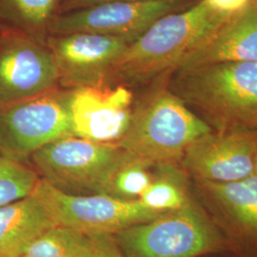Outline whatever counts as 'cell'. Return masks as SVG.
<instances>
[{
    "label": "cell",
    "instance_id": "1",
    "mask_svg": "<svg viewBox=\"0 0 257 257\" xmlns=\"http://www.w3.org/2000/svg\"><path fill=\"white\" fill-rule=\"evenodd\" d=\"M168 86L213 131H257V62L179 68Z\"/></svg>",
    "mask_w": 257,
    "mask_h": 257
},
{
    "label": "cell",
    "instance_id": "2",
    "mask_svg": "<svg viewBox=\"0 0 257 257\" xmlns=\"http://www.w3.org/2000/svg\"><path fill=\"white\" fill-rule=\"evenodd\" d=\"M231 16L212 9L206 0H198L158 19L128 45L114 67L113 78L125 85L142 84L172 74L195 47Z\"/></svg>",
    "mask_w": 257,
    "mask_h": 257
},
{
    "label": "cell",
    "instance_id": "3",
    "mask_svg": "<svg viewBox=\"0 0 257 257\" xmlns=\"http://www.w3.org/2000/svg\"><path fill=\"white\" fill-rule=\"evenodd\" d=\"M170 74L133 109L128 130L117 146L155 168L177 164L185 152L212 128L168 86Z\"/></svg>",
    "mask_w": 257,
    "mask_h": 257
},
{
    "label": "cell",
    "instance_id": "4",
    "mask_svg": "<svg viewBox=\"0 0 257 257\" xmlns=\"http://www.w3.org/2000/svg\"><path fill=\"white\" fill-rule=\"evenodd\" d=\"M113 238L126 257H200L225 247L220 231L193 199Z\"/></svg>",
    "mask_w": 257,
    "mask_h": 257
},
{
    "label": "cell",
    "instance_id": "5",
    "mask_svg": "<svg viewBox=\"0 0 257 257\" xmlns=\"http://www.w3.org/2000/svg\"><path fill=\"white\" fill-rule=\"evenodd\" d=\"M69 91H53L0 106V154L22 163L38 150L73 137Z\"/></svg>",
    "mask_w": 257,
    "mask_h": 257
},
{
    "label": "cell",
    "instance_id": "6",
    "mask_svg": "<svg viewBox=\"0 0 257 257\" xmlns=\"http://www.w3.org/2000/svg\"><path fill=\"white\" fill-rule=\"evenodd\" d=\"M33 194L44 205L55 226L91 236H113L128 227L160 215L148 210L138 200L124 201L104 194L65 193L42 178Z\"/></svg>",
    "mask_w": 257,
    "mask_h": 257
},
{
    "label": "cell",
    "instance_id": "7",
    "mask_svg": "<svg viewBox=\"0 0 257 257\" xmlns=\"http://www.w3.org/2000/svg\"><path fill=\"white\" fill-rule=\"evenodd\" d=\"M121 153L116 144L77 137L56 140L31 156L40 178L65 193L95 194Z\"/></svg>",
    "mask_w": 257,
    "mask_h": 257
},
{
    "label": "cell",
    "instance_id": "8",
    "mask_svg": "<svg viewBox=\"0 0 257 257\" xmlns=\"http://www.w3.org/2000/svg\"><path fill=\"white\" fill-rule=\"evenodd\" d=\"M198 0L110 1L58 13L49 36L88 33L125 39L132 44L158 19L192 6Z\"/></svg>",
    "mask_w": 257,
    "mask_h": 257
},
{
    "label": "cell",
    "instance_id": "9",
    "mask_svg": "<svg viewBox=\"0 0 257 257\" xmlns=\"http://www.w3.org/2000/svg\"><path fill=\"white\" fill-rule=\"evenodd\" d=\"M59 74L45 42L9 28L0 33V106L57 89Z\"/></svg>",
    "mask_w": 257,
    "mask_h": 257
},
{
    "label": "cell",
    "instance_id": "10",
    "mask_svg": "<svg viewBox=\"0 0 257 257\" xmlns=\"http://www.w3.org/2000/svg\"><path fill=\"white\" fill-rule=\"evenodd\" d=\"M46 43L57 65L59 85L69 90L106 86L130 45L122 38L88 33L49 36Z\"/></svg>",
    "mask_w": 257,
    "mask_h": 257
},
{
    "label": "cell",
    "instance_id": "11",
    "mask_svg": "<svg viewBox=\"0 0 257 257\" xmlns=\"http://www.w3.org/2000/svg\"><path fill=\"white\" fill-rule=\"evenodd\" d=\"M180 164L198 182L244 179L257 170V131H211L187 149Z\"/></svg>",
    "mask_w": 257,
    "mask_h": 257
},
{
    "label": "cell",
    "instance_id": "12",
    "mask_svg": "<svg viewBox=\"0 0 257 257\" xmlns=\"http://www.w3.org/2000/svg\"><path fill=\"white\" fill-rule=\"evenodd\" d=\"M126 85L90 86L70 90L69 110L74 137L116 144L124 137L134 109Z\"/></svg>",
    "mask_w": 257,
    "mask_h": 257
},
{
    "label": "cell",
    "instance_id": "13",
    "mask_svg": "<svg viewBox=\"0 0 257 257\" xmlns=\"http://www.w3.org/2000/svg\"><path fill=\"white\" fill-rule=\"evenodd\" d=\"M222 62H257V18L248 7L224 21L177 69Z\"/></svg>",
    "mask_w": 257,
    "mask_h": 257
},
{
    "label": "cell",
    "instance_id": "14",
    "mask_svg": "<svg viewBox=\"0 0 257 257\" xmlns=\"http://www.w3.org/2000/svg\"><path fill=\"white\" fill-rule=\"evenodd\" d=\"M55 226L33 193L0 208V256L19 257L41 233Z\"/></svg>",
    "mask_w": 257,
    "mask_h": 257
},
{
    "label": "cell",
    "instance_id": "15",
    "mask_svg": "<svg viewBox=\"0 0 257 257\" xmlns=\"http://www.w3.org/2000/svg\"><path fill=\"white\" fill-rule=\"evenodd\" d=\"M198 183L240 229L257 236V170L238 181Z\"/></svg>",
    "mask_w": 257,
    "mask_h": 257
},
{
    "label": "cell",
    "instance_id": "16",
    "mask_svg": "<svg viewBox=\"0 0 257 257\" xmlns=\"http://www.w3.org/2000/svg\"><path fill=\"white\" fill-rule=\"evenodd\" d=\"M152 166L121 149L97 193L124 201L138 200L152 182Z\"/></svg>",
    "mask_w": 257,
    "mask_h": 257
},
{
    "label": "cell",
    "instance_id": "17",
    "mask_svg": "<svg viewBox=\"0 0 257 257\" xmlns=\"http://www.w3.org/2000/svg\"><path fill=\"white\" fill-rule=\"evenodd\" d=\"M60 0H0V24L46 43Z\"/></svg>",
    "mask_w": 257,
    "mask_h": 257
},
{
    "label": "cell",
    "instance_id": "18",
    "mask_svg": "<svg viewBox=\"0 0 257 257\" xmlns=\"http://www.w3.org/2000/svg\"><path fill=\"white\" fill-rule=\"evenodd\" d=\"M155 169L152 182L138 199L145 208L161 214L178 210L192 199L187 188V174L181 167L163 164Z\"/></svg>",
    "mask_w": 257,
    "mask_h": 257
},
{
    "label": "cell",
    "instance_id": "19",
    "mask_svg": "<svg viewBox=\"0 0 257 257\" xmlns=\"http://www.w3.org/2000/svg\"><path fill=\"white\" fill-rule=\"evenodd\" d=\"M19 257H97L95 236L54 226L35 239Z\"/></svg>",
    "mask_w": 257,
    "mask_h": 257
},
{
    "label": "cell",
    "instance_id": "20",
    "mask_svg": "<svg viewBox=\"0 0 257 257\" xmlns=\"http://www.w3.org/2000/svg\"><path fill=\"white\" fill-rule=\"evenodd\" d=\"M39 179L36 171L0 154V208L31 195Z\"/></svg>",
    "mask_w": 257,
    "mask_h": 257
},
{
    "label": "cell",
    "instance_id": "21",
    "mask_svg": "<svg viewBox=\"0 0 257 257\" xmlns=\"http://www.w3.org/2000/svg\"><path fill=\"white\" fill-rule=\"evenodd\" d=\"M212 9L225 14L235 15L246 9L251 0H206Z\"/></svg>",
    "mask_w": 257,
    "mask_h": 257
},
{
    "label": "cell",
    "instance_id": "22",
    "mask_svg": "<svg viewBox=\"0 0 257 257\" xmlns=\"http://www.w3.org/2000/svg\"><path fill=\"white\" fill-rule=\"evenodd\" d=\"M97 257H126L116 244L113 236L96 235Z\"/></svg>",
    "mask_w": 257,
    "mask_h": 257
},
{
    "label": "cell",
    "instance_id": "23",
    "mask_svg": "<svg viewBox=\"0 0 257 257\" xmlns=\"http://www.w3.org/2000/svg\"><path fill=\"white\" fill-rule=\"evenodd\" d=\"M110 1H128V2H142V1H151V0H66L62 4H60L59 9L61 13L69 12L74 10L83 9L93 5L101 4Z\"/></svg>",
    "mask_w": 257,
    "mask_h": 257
},
{
    "label": "cell",
    "instance_id": "24",
    "mask_svg": "<svg viewBox=\"0 0 257 257\" xmlns=\"http://www.w3.org/2000/svg\"><path fill=\"white\" fill-rule=\"evenodd\" d=\"M248 8L257 18V0H251L250 4L248 5Z\"/></svg>",
    "mask_w": 257,
    "mask_h": 257
},
{
    "label": "cell",
    "instance_id": "25",
    "mask_svg": "<svg viewBox=\"0 0 257 257\" xmlns=\"http://www.w3.org/2000/svg\"><path fill=\"white\" fill-rule=\"evenodd\" d=\"M3 26H2V25H1V24H0V33H1V31H2V30H3Z\"/></svg>",
    "mask_w": 257,
    "mask_h": 257
},
{
    "label": "cell",
    "instance_id": "26",
    "mask_svg": "<svg viewBox=\"0 0 257 257\" xmlns=\"http://www.w3.org/2000/svg\"><path fill=\"white\" fill-rule=\"evenodd\" d=\"M0 257H3V256H0Z\"/></svg>",
    "mask_w": 257,
    "mask_h": 257
}]
</instances>
